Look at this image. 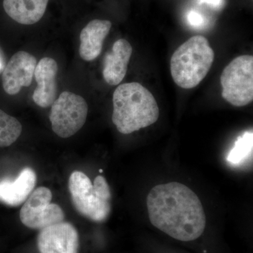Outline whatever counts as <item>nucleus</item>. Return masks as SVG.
Returning a JSON list of instances; mask_svg holds the SVG:
<instances>
[{
	"instance_id": "nucleus-5",
	"label": "nucleus",
	"mask_w": 253,
	"mask_h": 253,
	"mask_svg": "<svg viewBox=\"0 0 253 253\" xmlns=\"http://www.w3.org/2000/svg\"><path fill=\"white\" fill-rule=\"evenodd\" d=\"M221 96L236 107L249 105L253 100V56L235 58L223 70L220 78Z\"/></svg>"
},
{
	"instance_id": "nucleus-4",
	"label": "nucleus",
	"mask_w": 253,
	"mask_h": 253,
	"mask_svg": "<svg viewBox=\"0 0 253 253\" xmlns=\"http://www.w3.org/2000/svg\"><path fill=\"white\" fill-rule=\"evenodd\" d=\"M68 189L75 209L94 222L107 220L111 212V190L104 176H96L94 183L84 173L75 171L68 180Z\"/></svg>"
},
{
	"instance_id": "nucleus-12",
	"label": "nucleus",
	"mask_w": 253,
	"mask_h": 253,
	"mask_svg": "<svg viewBox=\"0 0 253 253\" xmlns=\"http://www.w3.org/2000/svg\"><path fill=\"white\" fill-rule=\"evenodd\" d=\"M132 54V46L125 39H119L113 44L112 49L105 56L103 76L111 85H117L123 81L127 71Z\"/></svg>"
},
{
	"instance_id": "nucleus-10",
	"label": "nucleus",
	"mask_w": 253,
	"mask_h": 253,
	"mask_svg": "<svg viewBox=\"0 0 253 253\" xmlns=\"http://www.w3.org/2000/svg\"><path fill=\"white\" fill-rule=\"evenodd\" d=\"M57 73V63L51 58H43L37 64L34 76L38 86L33 92V99L40 107H49L56 101Z\"/></svg>"
},
{
	"instance_id": "nucleus-1",
	"label": "nucleus",
	"mask_w": 253,
	"mask_h": 253,
	"mask_svg": "<svg viewBox=\"0 0 253 253\" xmlns=\"http://www.w3.org/2000/svg\"><path fill=\"white\" fill-rule=\"evenodd\" d=\"M146 204L151 224L173 239L189 242L204 232V207L197 195L184 184L169 182L154 186Z\"/></svg>"
},
{
	"instance_id": "nucleus-6",
	"label": "nucleus",
	"mask_w": 253,
	"mask_h": 253,
	"mask_svg": "<svg viewBox=\"0 0 253 253\" xmlns=\"http://www.w3.org/2000/svg\"><path fill=\"white\" fill-rule=\"evenodd\" d=\"M51 106L49 121L51 128L59 137H71L84 126L88 105L83 96L65 91Z\"/></svg>"
},
{
	"instance_id": "nucleus-11",
	"label": "nucleus",
	"mask_w": 253,
	"mask_h": 253,
	"mask_svg": "<svg viewBox=\"0 0 253 253\" xmlns=\"http://www.w3.org/2000/svg\"><path fill=\"white\" fill-rule=\"evenodd\" d=\"M37 175L31 168H23L14 180L0 181V202L16 207L25 203L36 185Z\"/></svg>"
},
{
	"instance_id": "nucleus-19",
	"label": "nucleus",
	"mask_w": 253,
	"mask_h": 253,
	"mask_svg": "<svg viewBox=\"0 0 253 253\" xmlns=\"http://www.w3.org/2000/svg\"><path fill=\"white\" fill-rule=\"evenodd\" d=\"M1 68H2V63L0 61V71H1Z\"/></svg>"
},
{
	"instance_id": "nucleus-14",
	"label": "nucleus",
	"mask_w": 253,
	"mask_h": 253,
	"mask_svg": "<svg viewBox=\"0 0 253 253\" xmlns=\"http://www.w3.org/2000/svg\"><path fill=\"white\" fill-rule=\"evenodd\" d=\"M49 0H4L5 12L20 24L33 25L41 21Z\"/></svg>"
},
{
	"instance_id": "nucleus-20",
	"label": "nucleus",
	"mask_w": 253,
	"mask_h": 253,
	"mask_svg": "<svg viewBox=\"0 0 253 253\" xmlns=\"http://www.w3.org/2000/svg\"><path fill=\"white\" fill-rule=\"evenodd\" d=\"M99 172H103L102 169H99Z\"/></svg>"
},
{
	"instance_id": "nucleus-18",
	"label": "nucleus",
	"mask_w": 253,
	"mask_h": 253,
	"mask_svg": "<svg viewBox=\"0 0 253 253\" xmlns=\"http://www.w3.org/2000/svg\"><path fill=\"white\" fill-rule=\"evenodd\" d=\"M200 2L206 4L214 8H218L222 4V0H199Z\"/></svg>"
},
{
	"instance_id": "nucleus-2",
	"label": "nucleus",
	"mask_w": 253,
	"mask_h": 253,
	"mask_svg": "<svg viewBox=\"0 0 253 253\" xmlns=\"http://www.w3.org/2000/svg\"><path fill=\"white\" fill-rule=\"evenodd\" d=\"M113 123L121 134L140 130L159 118V107L154 95L139 83L118 86L113 93Z\"/></svg>"
},
{
	"instance_id": "nucleus-15",
	"label": "nucleus",
	"mask_w": 253,
	"mask_h": 253,
	"mask_svg": "<svg viewBox=\"0 0 253 253\" xmlns=\"http://www.w3.org/2000/svg\"><path fill=\"white\" fill-rule=\"evenodd\" d=\"M21 123L0 109V148L7 147L17 140L22 132Z\"/></svg>"
},
{
	"instance_id": "nucleus-17",
	"label": "nucleus",
	"mask_w": 253,
	"mask_h": 253,
	"mask_svg": "<svg viewBox=\"0 0 253 253\" xmlns=\"http://www.w3.org/2000/svg\"><path fill=\"white\" fill-rule=\"evenodd\" d=\"M188 21L192 26L199 27L202 26L204 23V19L203 16L199 13L195 11H191L188 15Z\"/></svg>"
},
{
	"instance_id": "nucleus-8",
	"label": "nucleus",
	"mask_w": 253,
	"mask_h": 253,
	"mask_svg": "<svg viewBox=\"0 0 253 253\" xmlns=\"http://www.w3.org/2000/svg\"><path fill=\"white\" fill-rule=\"evenodd\" d=\"M37 244L40 253H78L79 234L71 223L63 221L41 229Z\"/></svg>"
},
{
	"instance_id": "nucleus-7",
	"label": "nucleus",
	"mask_w": 253,
	"mask_h": 253,
	"mask_svg": "<svg viewBox=\"0 0 253 253\" xmlns=\"http://www.w3.org/2000/svg\"><path fill=\"white\" fill-rule=\"evenodd\" d=\"M52 193L41 186L31 193L20 211V219L30 229H41L62 222L65 213L59 205L51 204Z\"/></svg>"
},
{
	"instance_id": "nucleus-9",
	"label": "nucleus",
	"mask_w": 253,
	"mask_h": 253,
	"mask_svg": "<svg viewBox=\"0 0 253 253\" xmlns=\"http://www.w3.org/2000/svg\"><path fill=\"white\" fill-rule=\"evenodd\" d=\"M36 66V58L26 51H18L13 55L2 73L5 92L16 95L23 86L31 85Z\"/></svg>"
},
{
	"instance_id": "nucleus-3",
	"label": "nucleus",
	"mask_w": 253,
	"mask_h": 253,
	"mask_svg": "<svg viewBox=\"0 0 253 253\" xmlns=\"http://www.w3.org/2000/svg\"><path fill=\"white\" fill-rule=\"evenodd\" d=\"M214 59V52L207 38L192 37L181 44L171 57L173 81L183 89L196 87L207 76Z\"/></svg>"
},
{
	"instance_id": "nucleus-16",
	"label": "nucleus",
	"mask_w": 253,
	"mask_h": 253,
	"mask_svg": "<svg viewBox=\"0 0 253 253\" xmlns=\"http://www.w3.org/2000/svg\"><path fill=\"white\" fill-rule=\"evenodd\" d=\"M253 137L252 131H247L244 133V135L238 138L227 157V161L231 164L239 166L251 156L252 157Z\"/></svg>"
},
{
	"instance_id": "nucleus-13",
	"label": "nucleus",
	"mask_w": 253,
	"mask_h": 253,
	"mask_svg": "<svg viewBox=\"0 0 253 253\" xmlns=\"http://www.w3.org/2000/svg\"><path fill=\"white\" fill-rule=\"evenodd\" d=\"M111 26L112 23L108 20L95 19L82 30L79 48L82 59L91 61L101 54L104 42L109 34Z\"/></svg>"
}]
</instances>
